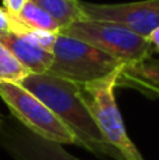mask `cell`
<instances>
[{
  "label": "cell",
  "mask_w": 159,
  "mask_h": 160,
  "mask_svg": "<svg viewBox=\"0 0 159 160\" xmlns=\"http://www.w3.org/2000/svg\"><path fill=\"white\" fill-rule=\"evenodd\" d=\"M30 2L47 11L59 24L61 30L72 22L83 20L80 0H30Z\"/></svg>",
  "instance_id": "11"
},
{
  "label": "cell",
  "mask_w": 159,
  "mask_h": 160,
  "mask_svg": "<svg viewBox=\"0 0 159 160\" xmlns=\"http://www.w3.org/2000/svg\"><path fill=\"white\" fill-rule=\"evenodd\" d=\"M149 41H151V44L154 45V48L155 49H158L159 51V27L156 28V30L154 31V32L149 35Z\"/></svg>",
  "instance_id": "15"
},
{
  "label": "cell",
  "mask_w": 159,
  "mask_h": 160,
  "mask_svg": "<svg viewBox=\"0 0 159 160\" xmlns=\"http://www.w3.org/2000/svg\"><path fill=\"white\" fill-rule=\"evenodd\" d=\"M52 56L47 73L79 86L115 75L126 65L103 51L64 34H56Z\"/></svg>",
  "instance_id": "2"
},
{
  "label": "cell",
  "mask_w": 159,
  "mask_h": 160,
  "mask_svg": "<svg viewBox=\"0 0 159 160\" xmlns=\"http://www.w3.org/2000/svg\"><path fill=\"white\" fill-rule=\"evenodd\" d=\"M2 124H3V117L0 115V127H2Z\"/></svg>",
  "instance_id": "16"
},
{
  "label": "cell",
  "mask_w": 159,
  "mask_h": 160,
  "mask_svg": "<svg viewBox=\"0 0 159 160\" xmlns=\"http://www.w3.org/2000/svg\"><path fill=\"white\" fill-rule=\"evenodd\" d=\"M18 84L38 97L72 131L76 145L99 158L109 156L115 160H124L103 138L82 97L79 84L49 73H30Z\"/></svg>",
  "instance_id": "1"
},
{
  "label": "cell",
  "mask_w": 159,
  "mask_h": 160,
  "mask_svg": "<svg viewBox=\"0 0 159 160\" xmlns=\"http://www.w3.org/2000/svg\"><path fill=\"white\" fill-rule=\"evenodd\" d=\"M0 98L31 133L59 145H76L72 131L33 93L17 83H0Z\"/></svg>",
  "instance_id": "5"
},
{
  "label": "cell",
  "mask_w": 159,
  "mask_h": 160,
  "mask_svg": "<svg viewBox=\"0 0 159 160\" xmlns=\"http://www.w3.org/2000/svg\"><path fill=\"white\" fill-rule=\"evenodd\" d=\"M0 44L4 45L30 73H47L52 63V52L39 45L27 32L11 31L0 39Z\"/></svg>",
  "instance_id": "8"
},
{
  "label": "cell",
  "mask_w": 159,
  "mask_h": 160,
  "mask_svg": "<svg viewBox=\"0 0 159 160\" xmlns=\"http://www.w3.org/2000/svg\"><path fill=\"white\" fill-rule=\"evenodd\" d=\"M83 18L118 24L144 38H149L159 27V0L99 4L80 2Z\"/></svg>",
  "instance_id": "6"
},
{
  "label": "cell",
  "mask_w": 159,
  "mask_h": 160,
  "mask_svg": "<svg viewBox=\"0 0 159 160\" xmlns=\"http://www.w3.org/2000/svg\"><path fill=\"white\" fill-rule=\"evenodd\" d=\"M10 21L13 24L28 28V30L45 31V32L52 34H58L61 31V27H59L58 22L47 11H44L37 4H34L33 2H28L17 16H10Z\"/></svg>",
  "instance_id": "10"
},
{
  "label": "cell",
  "mask_w": 159,
  "mask_h": 160,
  "mask_svg": "<svg viewBox=\"0 0 159 160\" xmlns=\"http://www.w3.org/2000/svg\"><path fill=\"white\" fill-rule=\"evenodd\" d=\"M59 34L80 39L124 63L152 58L155 49L148 38L109 21L83 18L66 25Z\"/></svg>",
  "instance_id": "4"
},
{
  "label": "cell",
  "mask_w": 159,
  "mask_h": 160,
  "mask_svg": "<svg viewBox=\"0 0 159 160\" xmlns=\"http://www.w3.org/2000/svg\"><path fill=\"white\" fill-rule=\"evenodd\" d=\"M30 0H3V8L10 16H17Z\"/></svg>",
  "instance_id": "13"
},
{
  "label": "cell",
  "mask_w": 159,
  "mask_h": 160,
  "mask_svg": "<svg viewBox=\"0 0 159 160\" xmlns=\"http://www.w3.org/2000/svg\"><path fill=\"white\" fill-rule=\"evenodd\" d=\"M10 32H11V28H10V17H8V13L3 7H0V39L4 38Z\"/></svg>",
  "instance_id": "14"
},
{
  "label": "cell",
  "mask_w": 159,
  "mask_h": 160,
  "mask_svg": "<svg viewBox=\"0 0 159 160\" xmlns=\"http://www.w3.org/2000/svg\"><path fill=\"white\" fill-rule=\"evenodd\" d=\"M30 75L27 69L17 61V58L0 44V83H17Z\"/></svg>",
  "instance_id": "12"
},
{
  "label": "cell",
  "mask_w": 159,
  "mask_h": 160,
  "mask_svg": "<svg viewBox=\"0 0 159 160\" xmlns=\"http://www.w3.org/2000/svg\"><path fill=\"white\" fill-rule=\"evenodd\" d=\"M117 86H128L149 97H159V61L144 59L126 63L118 75Z\"/></svg>",
  "instance_id": "9"
},
{
  "label": "cell",
  "mask_w": 159,
  "mask_h": 160,
  "mask_svg": "<svg viewBox=\"0 0 159 160\" xmlns=\"http://www.w3.org/2000/svg\"><path fill=\"white\" fill-rule=\"evenodd\" d=\"M0 146L13 160H80L68 153L62 145L45 141L23 125L0 127Z\"/></svg>",
  "instance_id": "7"
},
{
  "label": "cell",
  "mask_w": 159,
  "mask_h": 160,
  "mask_svg": "<svg viewBox=\"0 0 159 160\" xmlns=\"http://www.w3.org/2000/svg\"><path fill=\"white\" fill-rule=\"evenodd\" d=\"M118 75L120 72L106 79L79 86L80 94L107 143L114 148L124 160H144L127 133L115 101L114 90L117 87Z\"/></svg>",
  "instance_id": "3"
}]
</instances>
